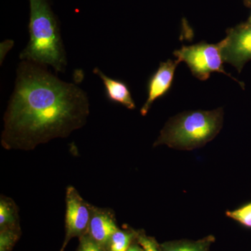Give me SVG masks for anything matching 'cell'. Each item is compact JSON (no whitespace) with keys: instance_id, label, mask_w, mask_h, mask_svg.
<instances>
[{"instance_id":"1","label":"cell","mask_w":251,"mask_h":251,"mask_svg":"<svg viewBox=\"0 0 251 251\" xmlns=\"http://www.w3.org/2000/svg\"><path fill=\"white\" fill-rule=\"evenodd\" d=\"M89 115L90 101L85 91L60 80L48 67L21 60L4 115L1 146L30 151L69 136L85 126Z\"/></svg>"},{"instance_id":"12","label":"cell","mask_w":251,"mask_h":251,"mask_svg":"<svg viewBox=\"0 0 251 251\" xmlns=\"http://www.w3.org/2000/svg\"><path fill=\"white\" fill-rule=\"evenodd\" d=\"M137 232L130 227L119 228L109 239L105 249L107 251H126L136 241Z\"/></svg>"},{"instance_id":"10","label":"cell","mask_w":251,"mask_h":251,"mask_svg":"<svg viewBox=\"0 0 251 251\" xmlns=\"http://www.w3.org/2000/svg\"><path fill=\"white\" fill-rule=\"evenodd\" d=\"M18 206L11 198L1 195L0 198V230L21 231Z\"/></svg>"},{"instance_id":"18","label":"cell","mask_w":251,"mask_h":251,"mask_svg":"<svg viewBox=\"0 0 251 251\" xmlns=\"http://www.w3.org/2000/svg\"><path fill=\"white\" fill-rule=\"evenodd\" d=\"M244 1L246 6H249V7H251V0H244Z\"/></svg>"},{"instance_id":"19","label":"cell","mask_w":251,"mask_h":251,"mask_svg":"<svg viewBox=\"0 0 251 251\" xmlns=\"http://www.w3.org/2000/svg\"><path fill=\"white\" fill-rule=\"evenodd\" d=\"M247 23H248V24L251 25V14L250 17H249V20H248V21Z\"/></svg>"},{"instance_id":"17","label":"cell","mask_w":251,"mask_h":251,"mask_svg":"<svg viewBox=\"0 0 251 251\" xmlns=\"http://www.w3.org/2000/svg\"><path fill=\"white\" fill-rule=\"evenodd\" d=\"M126 251H144V250L141 246L137 242V241H135L130 246V247L128 248V250Z\"/></svg>"},{"instance_id":"2","label":"cell","mask_w":251,"mask_h":251,"mask_svg":"<svg viewBox=\"0 0 251 251\" xmlns=\"http://www.w3.org/2000/svg\"><path fill=\"white\" fill-rule=\"evenodd\" d=\"M29 41L20 59L65 73L68 62L60 26L50 0H29Z\"/></svg>"},{"instance_id":"15","label":"cell","mask_w":251,"mask_h":251,"mask_svg":"<svg viewBox=\"0 0 251 251\" xmlns=\"http://www.w3.org/2000/svg\"><path fill=\"white\" fill-rule=\"evenodd\" d=\"M137 242L141 246L144 251H163L161 244H158L154 237L148 236L143 229L137 232Z\"/></svg>"},{"instance_id":"16","label":"cell","mask_w":251,"mask_h":251,"mask_svg":"<svg viewBox=\"0 0 251 251\" xmlns=\"http://www.w3.org/2000/svg\"><path fill=\"white\" fill-rule=\"evenodd\" d=\"M77 251H107L105 248L96 242L88 234L80 237Z\"/></svg>"},{"instance_id":"4","label":"cell","mask_w":251,"mask_h":251,"mask_svg":"<svg viewBox=\"0 0 251 251\" xmlns=\"http://www.w3.org/2000/svg\"><path fill=\"white\" fill-rule=\"evenodd\" d=\"M174 55L180 62L186 63L193 75L199 80H207L214 72L232 77L225 72L220 43L209 44L202 41L193 46H182L175 51Z\"/></svg>"},{"instance_id":"6","label":"cell","mask_w":251,"mask_h":251,"mask_svg":"<svg viewBox=\"0 0 251 251\" xmlns=\"http://www.w3.org/2000/svg\"><path fill=\"white\" fill-rule=\"evenodd\" d=\"M219 43L224 62L242 72L251 59V25L242 23L227 29L226 39Z\"/></svg>"},{"instance_id":"11","label":"cell","mask_w":251,"mask_h":251,"mask_svg":"<svg viewBox=\"0 0 251 251\" xmlns=\"http://www.w3.org/2000/svg\"><path fill=\"white\" fill-rule=\"evenodd\" d=\"M216 238L213 235H208L198 240L169 241L161 244L163 251H209L215 242Z\"/></svg>"},{"instance_id":"14","label":"cell","mask_w":251,"mask_h":251,"mask_svg":"<svg viewBox=\"0 0 251 251\" xmlns=\"http://www.w3.org/2000/svg\"><path fill=\"white\" fill-rule=\"evenodd\" d=\"M21 231L12 229L0 230V251H11L19 240Z\"/></svg>"},{"instance_id":"9","label":"cell","mask_w":251,"mask_h":251,"mask_svg":"<svg viewBox=\"0 0 251 251\" xmlns=\"http://www.w3.org/2000/svg\"><path fill=\"white\" fill-rule=\"evenodd\" d=\"M93 73L103 81L105 96L109 101L121 104L129 110H134L136 106L126 83L123 81L107 76L97 67L94 69Z\"/></svg>"},{"instance_id":"7","label":"cell","mask_w":251,"mask_h":251,"mask_svg":"<svg viewBox=\"0 0 251 251\" xmlns=\"http://www.w3.org/2000/svg\"><path fill=\"white\" fill-rule=\"evenodd\" d=\"M180 61L171 60L161 62L158 69L153 73L148 82V99L140 109V113L146 116L153 102L166 95L173 85L175 72Z\"/></svg>"},{"instance_id":"13","label":"cell","mask_w":251,"mask_h":251,"mask_svg":"<svg viewBox=\"0 0 251 251\" xmlns=\"http://www.w3.org/2000/svg\"><path fill=\"white\" fill-rule=\"evenodd\" d=\"M226 216L247 228L251 229V202L232 211H227Z\"/></svg>"},{"instance_id":"5","label":"cell","mask_w":251,"mask_h":251,"mask_svg":"<svg viewBox=\"0 0 251 251\" xmlns=\"http://www.w3.org/2000/svg\"><path fill=\"white\" fill-rule=\"evenodd\" d=\"M92 205L86 202L74 186L66 193L65 238L62 249L64 251L73 238L80 239L88 232Z\"/></svg>"},{"instance_id":"8","label":"cell","mask_w":251,"mask_h":251,"mask_svg":"<svg viewBox=\"0 0 251 251\" xmlns=\"http://www.w3.org/2000/svg\"><path fill=\"white\" fill-rule=\"evenodd\" d=\"M118 229L115 213L111 209L92 206L87 234L93 240L106 248L109 239Z\"/></svg>"},{"instance_id":"3","label":"cell","mask_w":251,"mask_h":251,"mask_svg":"<svg viewBox=\"0 0 251 251\" xmlns=\"http://www.w3.org/2000/svg\"><path fill=\"white\" fill-rule=\"evenodd\" d=\"M224 110L182 112L167 122L153 146L166 145L180 150L204 146L219 134L223 126Z\"/></svg>"}]
</instances>
